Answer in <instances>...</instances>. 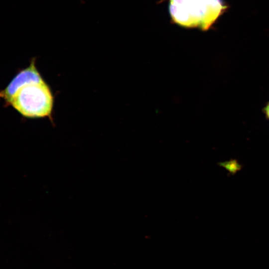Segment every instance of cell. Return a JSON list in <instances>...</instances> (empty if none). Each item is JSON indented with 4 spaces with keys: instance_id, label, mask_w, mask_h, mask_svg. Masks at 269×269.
I'll return each mask as SVG.
<instances>
[{
    "instance_id": "obj_1",
    "label": "cell",
    "mask_w": 269,
    "mask_h": 269,
    "mask_svg": "<svg viewBox=\"0 0 269 269\" xmlns=\"http://www.w3.org/2000/svg\"><path fill=\"white\" fill-rule=\"evenodd\" d=\"M172 20L186 28L208 29L222 13V0H169Z\"/></svg>"
},
{
    "instance_id": "obj_2",
    "label": "cell",
    "mask_w": 269,
    "mask_h": 269,
    "mask_svg": "<svg viewBox=\"0 0 269 269\" xmlns=\"http://www.w3.org/2000/svg\"><path fill=\"white\" fill-rule=\"evenodd\" d=\"M54 96L45 81L28 84L20 88L6 105L12 106L22 116L41 118L51 116Z\"/></svg>"
},
{
    "instance_id": "obj_3",
    "label": "cell",
    "mask_w": 269,
    "mask_h": 269,
    "mask_svg": "<svg viewBox=\"0 0 269 269\" xmlns=\"http://www.w3.org/2000/svg\"><path fill=\"white\" fill-rule=\"evenodd\" d=\"M44 81L36 68L35 59L33 58L28 67L18 71L6 87L0 90V100L3 101L6 105L18 90L22 87L29 83Z\"/></svg>"
},
{
    "instance_id": "obj_4",
    "label": "cell",
    "mask_w": 269,
    "mask_h": 269,
    "mask_svg": "<svg viewBox=\"0 0 269 269\" xmlns=\"http://www.w3.org/2000/svg\"><path fill=\"white\" fill-rule=\"evenodd\" d=\"M218 164L225 168L232 174H235L242 168V165L236 159H231L229 161L219 162Z\"/></svg>"
},
{
    "instance_id": "obj_5",
    "label": "cell",
    "mask_w": 269,
    "mask_h": 269,
    "mask_svg": "<svg viewBox=\"0 0 269 269\" xmlns=\"http://www.w3.org/2000/svg\"><path fill=\"white\" fill-rule=\"evenodd\" d=\"M262 112L266 119L269 121V101L267 102L262 109Z\"/></svg>"
}]
</instances>
